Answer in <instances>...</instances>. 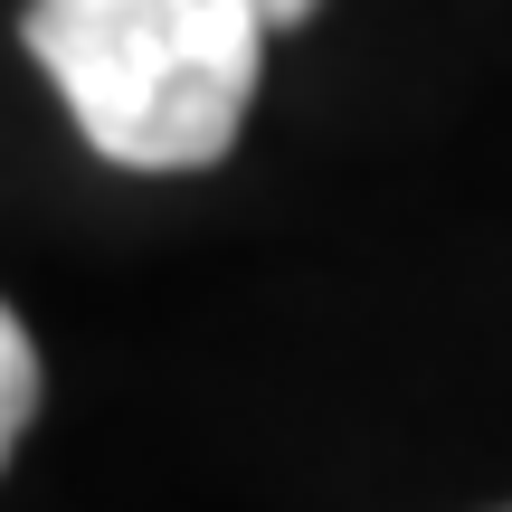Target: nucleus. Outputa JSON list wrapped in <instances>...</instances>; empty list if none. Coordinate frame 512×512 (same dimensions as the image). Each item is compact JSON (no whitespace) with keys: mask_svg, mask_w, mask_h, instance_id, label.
<instances>
[{"mask_svg":"<svg viewBox=\"0 0 512 512\" xmlns=\"http://www.w3.org/2000/svg\"><path fill=\"white\" fill-rule=\"evenodd\" d=\"M266 0H29L19 38L124 171H209L266 76Z\"/></svg>","mask_w":512,"mask_h":512,"instance_id":"nucleus-1","label":"nucleus"},{"mask_svg":"<svg viewBox=\"0 0 512 512\" xmlns=\"http://www.w3.org/2000/svg\"><path fill=\"white\" fill-rule=\"evenodd\" d=\"M29 418H38V351H29V332H19V313L0 304V465L19 456Z\"/></svg>","mask_w":512,"mask_h":512,"instance_id":"nucleus-2","label":"nucleus"},{"mask_svg":"<svg viewBox=\"0 0 512 512\" xmlns=\"http://www.w3.org/2000/svg\"><path fill=\"white\" fill-rule=\"evenodd\" d=\"M313 10H323V0H266V19H275V29H294V19H313Z\"/></svg>","mask_w":512,"mask_h":512,"instance_id":"nucleus-3","label":"nucleus"}]
</instances>
